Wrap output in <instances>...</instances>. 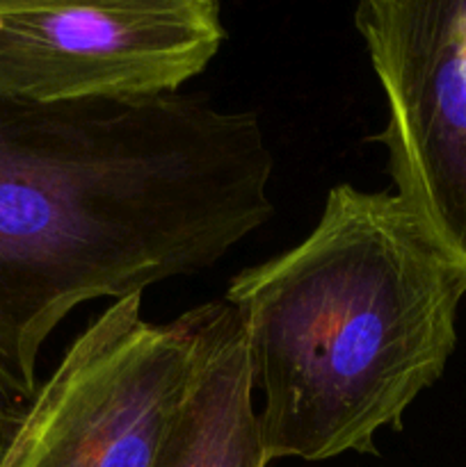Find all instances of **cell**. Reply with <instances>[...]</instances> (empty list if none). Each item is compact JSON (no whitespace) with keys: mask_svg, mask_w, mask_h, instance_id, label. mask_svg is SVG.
Wrapping results in <instances>:
<instances>
[{"mask_svg":"<svg viewBox=\"0 0 466 467\" xmlns=\"http://www.w3.org/2000/svg\"><path fill=\"white\" fill-rule=\"evenodd\" d=\"M268 463L240 319L227 301H210L204 358L158 467Z\"/></svg>","mask_w":466,"mask_h":467,"instance_id":"obj_5","label":"cell"},{"mask_svg":"<svg viewBox=\"0 0 466 467\" xmlns=\"http://www.w3.org/2000/svg\"><path fill=\"white\" fill-rule=\"evenodd\" d=\"M224 39L215 0H0V99L48 105L178 94Z\"/></svg>","mask_w":466,"mask_h":467,"instance_id":"obj_3","label":"cell"},{"mask_svg":"<svg viewBox=\"0 0 466 467\" xmlns=\"http://www.w3.org/2000/svg\"><path fill=\"white\" fill-rule=\"evenodd\" d=\"M210 301L169 324L142 295L101 313L0 433V467H158L192 390Z\"/></svg>","mask_w":466,"mask_h":467,"instance_id":"obj_2","label":"cell"},{"mask_svg":"<svg viewBox=\"0 0 466 467\" xmlns=\"http://www.w3.org/2000/svg\"><path fill=\"white\" fill-rule=\"evenodd\" d=\"M388 103L397 199L466 269V0H365L355 9Z\"/></svg>","mask_w":466,"mask_h":467,"instance_id":"obj_4","label":"cell"},{"mask_svg":"<svg viewBox=\"0 0 466 467\" xmlns=\"http://www.w3.org/2000/svg\"><path fill=\"white\" fill-rule=\"evenodd\" d=\"M466 269L388 192L332 187L313 231L231 278L270 461L375 454L441 379Z\"/></svg>","mask_w":466,"mask_h":467,"instance_id":"obj_1","label":"cell"}]
</instances>
